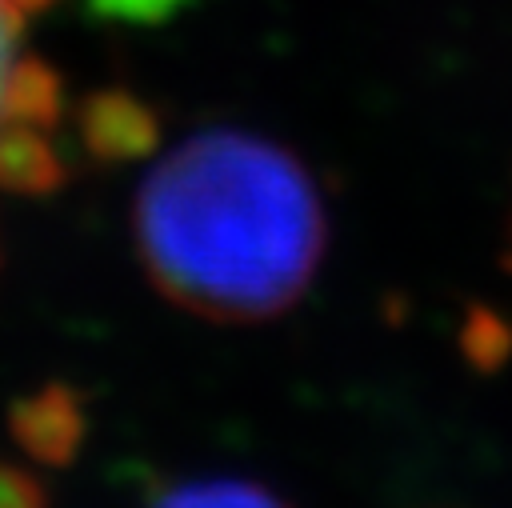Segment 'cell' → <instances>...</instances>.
<instances>
[{"label": "cell", "mask_w": 512, "mask_h": 508, "mask_svg": "<svg viewBox=\"0 0 512 508\" xmlns=\"http://www.w3.org/2000/svg\"><path fill=\"white\" fill-rule=\"evenodd\" d=\"M132 240L172 304L244 324L300 300L324 252V208L292 152L240 128H204L144 172Z\"/></svg>", "instance_id": "1"}, {"label": "cell", "mask_w": 512, "mask_h": 508, "mask_svg": "<svg viewBox=\"0 0 512 508\" xmlns=\"http://www.w3.org/2000/svg\"><path fill=\"white\" fill-rule=\"evenodd\" d=\"M32 0H0V188L36 192L60 180V80L28 44Z\"/></svg>", "instance_id": "2"}, {"label": "cell", "mask_w": 512, "mask_h": 508, "mask_svg": "<svg viewBox=\"0 0 512 508\" xmlns=\"http://www.w3.org/2000/svg\"><path fill=\"white\" fill-rule=\"evenodd\" d=\"M152 508H284L268 488L236 480V476H212V480H188L152 500Z\"/></svg>", "instance_id": "3"}, {"label": "cell", "mask_w": 512, "mask_h": 508, "mask_svg": "<svg viewBox=\"0 0 512 508\" xmlns=\"http://www.w3.org/2000/svg\"><path fill=\"white\" fill-rule=\"evenodd\" d=\"M0 508H44V496L32 476L12 464H0Z\"/></svg>", "instance_id": "4"}]
</instances>
